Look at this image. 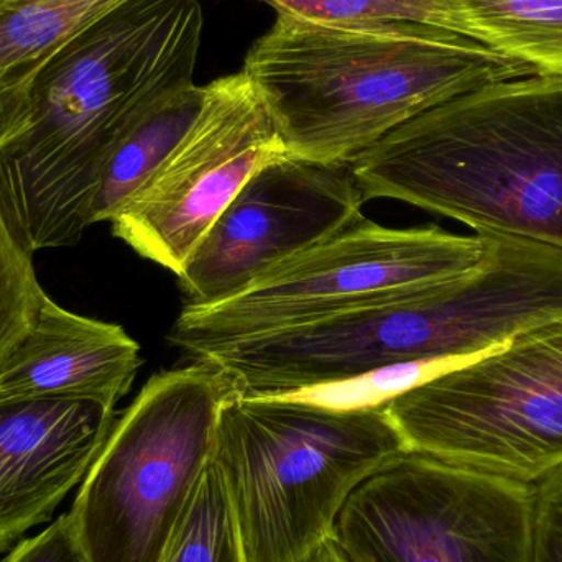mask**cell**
Here are the masks:
<instances>
[{
	"label": "cell",
	"instance_id": "15",
	"mask_svg": "<svg viewBox=\"0 0 562 562\" xmlns=\"http://www.w3.org/2000/svg\"><path fill=\"white\" fill-rule=\"evenodd\" d=\"M431 23L527 66L562 76V0H423Z\"/></svg>",
	"mask_w": 562,
	"mask_h": 562
},
{
	"label": "cell",
	"instance_id": "11",
	"mask_svg": "<svg viewBox=\"0 0 562 562\" xmlns=\"http://www.w3.org/2000/svg\"><path fill=\"white\" fill-rule=\"evenodd\" d=\"M350 164L293 155L263 165L210 227L177 277L190 306L220 303L362 216Z\"/></svg>",
	"mask_w": 562,
	"mask_h": 562
},
{
	"label": "cell",
	"instance_id": "2",
	"mask_svg": "<svg viewBox=\"0 0 562 562\" xmlns=\"http://www.w3.org/2000/svg\"><path fill=\"white\" fill-rule=\"evenodd\" d=\"M485 254L459 279L316 323L223 344L194 357L246 396H291L432 360L474 359L562 323V250L482 236Z\"/></svg>",
	"mask_w": 562,
	"mask_h": 562
},
{
	"label": "cell",
	"instance_id": "8",
	"mask_svg": "<svg viewBox=\"0 0 562 562\" xmlns=\"http://www.w3.org/2000/svg\"><path fill=\"white\" fill-rule=\"evenodd\" d=\"M409 451L535 485L562 469V323L385 403Z\"/></svg>",
	"mask_w": 562,
	"mask_h": 562
},
{
	"label": "cell",
	"instance_id": "4",
	"mask_svg": "<svg viewBox=\"0 0 562 562\" xmlns=\"http://www.w3.org/2000/svg\"><path fill=\"white\" fill-rule=\"evenodd\" d=\"M363 200L402 201L479 236L562 250V76L484 86L350 161Z\"/></svg>",
	"mask_w": 562,
	"mask_h": 562
},
{
	"label": "cell",
	"instance_id": "18",
	"mask_svg": "<svg viewBox=\"0 0 562 562\" xmlns=\"http://www.w3.org/2000/svg\"><path fill=\"white\" fill-rule=\"evenodd\" d=\"M33 254L0 200V372L32 333L46 296Z\"/></svg>",
	"mask_w": 562,
	"mask_h": 562
},
{
	"label": "cell",
	"instance_id": "13",
	"mask_svg": "<svg viewBox=\"0 0 562 562\" xmlns=\"http://www.w3.org/2000/svg\"><path fill=\"white\" fill-rule=\"evenodd\" d=\"M142 366L119 324L71 313L46 294L32 333L0 372V400L82 396L117 405Z\"/></svg>",
	"mask_w": 562,
	"mask_h": 562
},
{
	"label": "cell",
	"instance_id": "10",
	"mask_svg": "<svg viewBox=\"0 0 562 562\" xmlns=\"http://www.w3.org/2000/svg\"><path fill=\"white\" fill-rule=\"evenodd\" d=\"M283 154L276 122L244 71L216 79L173 154L112 217V234L178 277L244 184Z\"/></svg>",
	"mask_w": 562,
	"mask_h": 562
},
{
	"label": "cell",
	"instance_id": "17",
	"mask_svg": "<svg viewBox=\"0 0 562 562\" xmlns=\"http://www.w3.org/2000/svg\"><path fill=\"white\" fill-rule=\"evenodd\" d=\"M160 562H247L229 494L213 462L198 481Z\"/></svg>",
	"mask_w": 562,
	"mask_h": 562
},
{
	"label": "cell",
	"instance_id": "3",
	"mask_svg": "<svg viewBox=\"0 0 562 562\" xmlns=\"http://www.w3.org/2000/svg\"><path fill=\"white\" fill-rule=\"evenodd\" d=\"M243 71L286 154L326 164H350L458 95L535 76L439 26L316 22L286 13L250 48Z\"/></svg>",
	"mask_w": 562,
	"mask_h": 562
},
{
	"label": "cell",
	"instance_id": "6",
	"mask_svg": "<svg viewBox=\"0 0 562 562\" xmlns=\"http://www.w3.org/2000/svg\"><path fill=\"white\" fill-rule=\"evenodd\" d=\"M237 393L210 363L155 373L117 416L72 502L89 562H160Z\"/></svg>",
	"mask_w": 562,
	"mask_h": 562
},
{
	"label": "cell",
	"instance_id": "14",
	"mask_svg": "<svg viewBox=\"0 0 562 562\" xmlns=\"http://www.w3.org/2000/svg\"><path fill=\"white\" fill-rule=\"evenodd\" d=\"M124 0H7L0 7V148L32 115L36 79L81 30Z\"/></svg>",
	"mask_w": 562,
	"mask_h": 562
},
{
	"label": "cell",
	"instance_id": "12",
	"mask_svg": "<svg viewBox=\"0 0 562 562\" xmlns=\"http://www.w3.org/2000/svg\"><path fill=\"white\" fill-rule=\"evenodd\" d=\"M117 413L82 396L0 400V553L81 485Z\"/></svg>",
	"mask_w": 562,
	"mask_h": 562
},
{
	"label": "cell",
	"instance_id": "16",
	"mask_svg": "<svg viewBox=\"0 0 562 562\" xmlns=\"http://www.w3.org/2000/svg\"><path fill=\"white\" fill-rule=\"evenodd\" d=\"M206 86H188L148 105L115 145L91 210V224L112 217L151 180L203 108Z\"/></svg>",
	"mask_w": 562,
	"mask_h": 562
},
{
	"label": "cell",
	"instance_id": "5",
	"mask_svg": "<svg viewBox=\"0 0 562 562\" xmlns=\"http://www.w3.org/2000/svg\"><path fill=\"white\" fill-rule=\"evenodd\" d=\"M406 451L385 403L336 408L234 393L211 462L223 477L247 562H303L334 538L350 495Z\"/></svg>",
	"mask_w": 562,
	"mask_h": 562
},
{
	"label": "cell",
	"instance_id": "20",
	"mask_svg": "<svg viewBox=\"0 0 562 562\" xmlns=\"http://www.w3.org/2000/svg\"><path fill=\"white\" fill-rule=\"evenodd\" d=\"M530 562H562V469L533 485Z\"/></svg>",
	"mask_w": 562,
	"mask_h": 562
},
{
	"label": "cell",
	"instance_id": "19",
	"mask_svg": "<svg viewBox=\"0 0 562 562\" xmlns=\"http://www.w3.org/2000/svg\"><path fill=\"white\" fill-rule=\"evenodd\" d=\"M279 13L334 23L415 22L432 25L423 0H263ZM435 26V25H432Z\"/></svg>",
	"mask_w": 562,
	"mask_h": 562
},
{
	"label": "cell",
	"instance_id": "7",
	"mask_svg": "<svg viewBox=\"0 0 562 562\" xmlns=\"http://www.w3.org/2000/svg\"><path fill=\"white\" fill-rule=\"evenodd\" d=\"M484 254L479 234L458 236L436 226L392 229L360 216L234 296L184 304L168 340L194 359L223 344L448 283L468 276Z\"/></svg>",
	"mask_w": 562,
	"mask_h": 562
},
{
	"label": "cell",
	"instance_id": "1",
	"mask_svg": "<svg viewBox=\"0 0 562 562\" xmlns=\"http://www.w3.org/2000/svg\"><path fill=\"white\" fill-rule=\"evenodd\" d=\"M201 33L198 0H124L46 65L29 125L0 148V200L33 252L92 226L115 145L148 105L194 85Z\"/></svg>",
	"mask_w": 562,
	"mask_h": 562
},
{
	"label": "cell",
	"instance_id": "21",
	"mask_svg": "<svg viewBox=\"0 0 562 562\" xmlns=\"http://www.w3.org/2000/svg\"><path fill=\"white\" fill-rule=\"evenodd\" d=\"M2 562H89L71 514L56 518L42 533L20 541Z\"/></svg>",
	"mask_w": 562,
	"mask_h": 562
},
{
	"label": "cell",
	"instance_id": "9",
	"mask_svg": "<svg viewBox=\"0 0 562 562\" xmlns=\"http://www.w3.org/2000/svg\"><path fill=\"white\" fill-rule=\"evenodd\" d=\"M533 485L406 451L350 495L334 540L353 562H530Z\"/></svg>",
	"mask_w": 562,
	"mask_h": 562
},
{
	"label": "cell",
	"instance_id": "22",
	"mask_svg": "<svg viewBox=\"0 0 562 562\" xmlns=\"http://www.w3.org/2000/svg\"><path fill=\"white\" fill-rule=\"evenodd\" d=\"M303 562H353L344 553L342 548L337 544L334 538L327 540L326 543L321 544L311 557H307Z\"/></svg>",
	"mask_w": 562,
	"mask_h": 562
},
{
	"label": "cell",
	"instance_id": "23",
	"mask_svg": "<svg viewBox=\"0 0 562 562\" xmlns=\"http://www.w3.org/2000/svg\"><path fill=\"white\" fill-rule=\"evenodd\" d=\"M5 2H7V0H0V7H2L3 3H5Z\"/></svg>",
	"mask_w": 562,
	"mask_h": 562
}]
</instances>
